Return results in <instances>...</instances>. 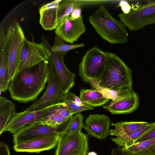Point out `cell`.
I'll return each mask as SVG.
<instances>
[{
  "label": "cell",
  "mask_w": 155,
  "mask_h": 155,
  "mask_svg": "<svg viewBox=\"0 0 155 155\" xmlns=\"http://www.w3.org/2000/svg\"><path fill=\"white\" fill-rule=\"evenodd\" d=\"M57 145L55 155H87L89 152L88 137L81 131L62 133Z\"/></svg>",
  "instance_id": "obj_7"
},
{
  "label": "cell",
  "mask_w": 155,
  "mask_h": 155,
  "mask_svg": "<svg viewBox=\"0 0 155 155\" xmlns=\"http://www.w3.org/2000/svg\"><path fill=\"white\" fill-rule=\"evenodd\" d=\"M107 55L103 73L98 80H95L99 85L114 91L128 90L132 91L131 69L116 54L107 52Z\"/></svg>",
  "instance_id": "obj_2"
},
{
  "label": "cell",
  "mask_w": 155,
  "mask_h": 155,
  "mask_svg": "<svg viewBox=\"0 0 155 155\" xmlns=\"http://www.w3.org/2000/svg\"><path fill=\"white\" fill-rule=\"evenodd\" d=\"M80 3L76 1L61 0L58 8V23L64 18L69 16L75 7L80 6Z\"/></svg>",
  "instance_id": "obj_27"
},
{
  "label": "cell",
  "mask_w": 155,
  "mask_h": 155,
  "mask_svg": "<svg viewBox=\"0 0 155 155\" xmlns=\"http://www.w3.org/2000/svg\"><path fill=\"white\" fill-rule=\"evenodd\" d=\"M69 121L58 127L40 122L28 124L13 135V142L15 144L44 135H61L66 132Z\"/></svg>",
  "instance_id": "obj_10"
},
{
  "label": "cell",
  "mask_w": 155,
  "mask_h": 155,
  "mask_svg": "<svg viewBox=\"0 0 155 155\" xmlns=\"http://www.w3.org/2000/svg\"><path fill=\"white\" fill-rule=\"evenodd\" d=\"M139 104L138 95L136 92L133 91L130 97L109 101L103 105V108L112 114H127L137 110Z\"/></svg>",
  "instance_id": "obj_17"
},
{
  "label": "cell",
  "mask_w": 155,
  "mask_h": 155,
  "mask_svg": "<svg viewBox=\"0 0 155 155\" xmlns=\"http://www.w3.org/2000/svg\"><path fill=\"white\" fill-rule=\"evenodd\" d=\"M155 143V139L143 141L136 143L126 148H121L127 153L135 154L144 150Z\"/></svg>",
  "instance_id": "obj_29"
},
{
  "label": "cell",
  "mask_w": 155,
  "mask_h": 155,
  "mask_svg": "<svg viewBox=\"0 0 155 155\" xmlns=\"http://www.w3.org/2000/svg\"><path fill=\"white\" fill-rule=\"evenodd\" d=\"M84 116L80 113H76L70 119L66 132L73 134L81 131L84 128L85 124L83 120Z\"/></svg>",
  "instance_id": "obj_28"
},
{
  "label": "cell",
  "mask_w": 155,
  "mask_h": 155,
  "mask_svg": "<svg viewBox=\"0 0 155 155\" xmlns=\"http://www.w3.org/2000/svg\"><path fill=\"white\" fill-rule=\"evenodd\" d=\"M89 21L97 33L109 43L122 44L127 41L126 26L113 17L104 6L91 15Z\"/></svg>",
  "instance_id": "obj_3"
},
{
  "label": "cell",
  "mask_w": 155,
  "mask_h": 155,
  "mask_svg": "<svg viewBox=\"0 0 155 155\" xmlns=\"http://www.w3.org/2000/svg\"><path fill=\"white\" fill-rule=\"evenodd\" d=\"M154 139H155V125L135 140L134 143Z\"/></svg>",
  "instance_id": "obj_30"
},
{
  "label": "cell",
  "mask_w": 155,
  "mask_h": 155,
  "mask_svg": "<svg viewBox=\"0 0 155 155\" xmlns=\"http://www.w3.org/2000/svg\"><path fill=\"white\" fill-rule=\"evenodd\" d=\"M110 120L105 114H90L85 120L84 128L87 135L98 139H105L110 135Z\"/></svg>",
  "instance_id": "obj_15"
},
{
  "label": "cell",
  "mask_w": 155,
  "mask_h": 155,
  "mask_svg": "<svg viewBox=\"0 0 155 155\" xmlns=\"http://www.w3.org/2000/svg\"><path fill=\"white\" fill-rule=\"evenodd\" d=\"M73 114L65 104L61 102L44 109L40 122L58 127L68 122Z\"/></svg>",
  "instance_id": "obj_14"
},
{
  "label": "cell",
  "mask_w": 155,
  "mask_h": 155,
  "mask_svg": "<svg viewBox=\"0 0 155 155\" xmlns=\"http://www.w3.org/2000/svg\"><path fill=\"white\" fill-rule=\"evenodd\" d=\"M54 44L51 46L52 51L64 56L68 51L84 46L83 43L68 44L62 39L56 35L54 36Z\"/></svg>",
  "instance_id": "obj_26"
},
{
  "label": "cell",
  "mask_w": 155,
  "mask_h": 155,
  "mask_svg": "<svg viewBox=\"0 0 155 155\" xmlns=\"http://www.w3.org/2000/svg\"><path fill=\"white\" fill-rule=\"evenodd\" d=\"M69 16L73 19H76L82 16V9L80 7H75Z\"/></svg>",
  "instance_id": "obj_31"
},
{
  "label": "cell",
  "mask_w": 155,
  "mask_h": 155,
  "mask_svg": "<svg viewBox=\"0 0 155 155\" xmlns=\"http://www.w3.org/2000/svg\"><path fill=\"white\" fill-rule=\"evenodd\" d=\"M111 155H137V154L130 153L124 151L121 148H113L111 151Z\"/></svg>",
  "instance_id": "obj_34"
},
{
  "label": "cell",
  "mask_w": 155,
  "mask_h": 155,
  "mask_svg": "<svg viewBox=\"0 0 155 155\" xmlns=\"http://www.w3.org/2000/svg\"><path fill=\"white\" fill-rule=\"evenodd\" d=\"M89 83L92 87L101 93L106 97L112 100H118L130 97L131 92L128 90L114 91L103 88L99 86L96 81L88 78Z\"/></svg>",
  "instance_id": "obj_25"
},
{
  "label": "cell",
  "mask_w": 155,
  "mask_h": 155,
  "mask_svg": "<svg viewBox=\"0 0 155 155\" xmlns=\"http://www.w3.org/2000/svg\"><path fill=\"white\" fill-rule=\"evenodd\" d=\"M61 102L65 104L69 110L73 114L94 109V107L82 102L80 97L69 91L64 94Z\"/></svg>",
  "instance_id": "obj_23"
},
{
  "label": "cell",
  "mask_w": 155,
  "mask_h": 155,
  "mask_svg": "<svg viewBox=\"0 0 155 155\" xmlns=\"http://www.w3.org/2000/svg\"><path fill=\"white\" fill-rule=\"evenodd\" d=\"M15 112V104L6 98L0 97V135Z\"/></svg>",
  "instance_id": "obj_24"
},
{
  "label": "cell",
  "mask_w": 155,
  "mask_h": 155,
  "mask_svg": "<svg viewBox=\"0 0 155 155\" xmlns=\"http://www.w3.org/2000/svg\"><path fill=\"white\" fill-rule=\"evenodd\" d=\"M0 91L4 92L8 89L9 81L8 53L7 40L0 45Z\"/></svg>",
  "instance_id": "obj_19"
},
{
  "label": "cell",
  "mask_w": 155,
  "mask_h": 155,
  "mask_svg": "<svg viewBox=\"0 0 155 155\" xmlns=\"http://www.w3.org/2000/svg\"><path fill=\"white\" fill-rule=\"evenodd\" d=\"M43 110L31 112L26 110L21 112H15L3 132L8 131L13 135L28 124L39 122Z\"/></svg>",
  "instance_id": "obj_16"
},
{
  "label": "cell",
  "mask_w": 155,
  "mask_h": 155,
  "mask_svg": "<svg viewBox=\"0 0 155 155\" xmlns=\"http://www.w3.org/2000/svg\"><path fill=\"white\" fill-rule=\"evenodd\" d=\"M48 60L49 73L46 90L41 97L28 108L27 110L31 112L40 110L61 101L64 94L60 88L53 66Z\"/></svg>",
  "instance_id": "obj_9"
},
{
  "label": "cell",
  "mask_w": 155,
  "mask_h": 155,
  "mask_svg": "<svg viewBox=\"0 0 155 155\" xmlns=\"http://www.w3.org/2000/svg\"><path fill=\"white\" fill-rule=\"evenodd\" d=\"M61 0H57L42 5L39 9V22L45 30L55 29L58 24V11Z\"/></svg>",
  "instance_id": "obj_18"
},
{
  "label": "cell",
  "mask_w": 155,
  "mask_h": 155,
  "mask_svg": "<svg viewBox=\"0 0 155 155\" xmlns=\"http://www.w3.org/2000/svg\"><path fill=\"white\" fill-rule=\"evenodd\" d=\"M149 123L145 121H123L112 123L110 125L114 127L110 130V135L119 137L134 131Z\"/></svg>",
  "instance_id": "obj_22"
},
{
  "label": "cell",
  "mask_w": 155,
  "mask_h": 155,
  "mask_svg": "<svg viewBox=\"0 0 155 155\" xmlns=\"http://www.w3.org/2000/svg\"><path fill=\"white\" fill-rule=\"evenodd\" d=\"M48 59L47 51L42 43H37L26 38L22 50L19 71L32 67Z\"/></svg>",
  "instance_id": "obj_11"
},
{
  "label": "cell",
  "mask_w": 155,
  "mask_h": 155,
  "mask_svg": "<svg viewBox=\"0 0 155 155\" xmlns=\"http://www.w3.org/2000/svg\"><path fill=\"white\" fill-rule=\"evenodd\" d=\"M41 39L48 54V59L54 70L61 89L65 94L74 85L75 75L65 65L64 61V56L52 51L51 46L44 35L41 36Z\"/></svg>",
  "instance_id": "obj_8"
},
{
  "label": "cell",
  "mask_w": 155,
  "mask_h": 155,
  "mask_svg": "<svg viewBox=\"0 0 155 155\" xmlns=\"http://www.w3.org/2000/svg\"><path fill=\"white\" fill-rule=\"evenodd\" d=\"M118 16L130 31L139 30L155 23V1L148 2L127 14L120 13Z\"/></svg>",
  "instance_id": "obj_6"
},
{
  "label": "cell",
  "mask_w": 155,
  "mask_h": 155,
  "mask_svg": "<svg viewBox=\"0 0 155 155\" xmlns=\"http://www.w3.org/2000/svg\"><path fill=\"white\" fill-rule=\"evenodd\" d=\"M85 30L82 16L76 19H73L68 16L58 23L55 32L64 41L72 44Z\"/></svg>",
  "instance_id": "obj_12"
},
{
  "label": "cell",
  "mask_w": 155,
  "mask_h": 155,
  "mask_svg": "<svg viewBox=\"0 0 155 155\" xmlns=\"http://www.w3.org/2000/svg\"><path fill=\"white\" fill-rule=\"evenodd\" d=\"M155 155V154H152V155Z\"/></svg>",
  "instance_id": "obj_37"
},
{
  "label": "cell",
  "mask_w": 155,
  "mask_h": 155,
  "mask_svg": "<svg viewBox=\"0 0 155 155\" xmlns=\"http://www.w3.org/2000/svg\"><path fill=\"white\" fill-rule=\"evenodd\" d=\"M118 7H121L123 13L127 14L131 10V8L129 3L126 1H122L119 2Z\"/></svg>",
  "instance_id": "obj_33"
},
{
  "label": "cell",
  "mask_w": 155,
  "mask_h": 155,
  "mask_svg": "<svg viewBox=\"0 0 155 155\" xmlns=\"http://www.w3.org/2000/svg\"><path fill=\"white\" fill-rule=\"evenodd\" d=\"M137 155H148L155 154V143L147 148L137 153Z\"/></svg>",
  "instance_id": "obj_32"
},
{
  "label": "cell",
  "mask_w": 155,
  "mask_h": 155,
  "mask_svg": "<svg viewBox=\"0 0 155 155\" xmlns=\"http://www.w3.org/2000/svg\"><path fill=\"white\" fill-rule=\"evenodd\" d=\"M155 125V122L149 123L144 126L130 133L119 137H111L112 141L120 148H126L134 143L135 140Z\"/></svg>",
  "instance_id": "obj_21"
},
{
  "label": "cell",
  "mask_w": 155,
  "mask_h": 155,
  "mask_svg": "<svg viewBox=\"0 0 155 155\" xmlns=\"http://www.w3.org/2000/svg\"><path fill=\"white\" fill-rule=\"evenodd\" d=\"M107 52L96 46L87 51L79 65L78 75L85 84L89 83L88 78L98 80L104 70Z\"/></svg>",
  "instance_id": "obj_5"
},
{
  "label": "cell",
  "mask_w": 155,
  "mask_h": 155,
  "mask_svg": "<svg viewBox=\"0 0 155 155\" xmlns=\"http://www.w3.org/2000/svg\"><path fill=\"white\" fill-rule=\"evenodd\" d=\"M0 155H10L8 146L1 141L0 142Z\"/></svg>",
  "instance_id": "obj_35"
},
{
  "label": "cell",
  "mask_w": 155,
  "mask_h": 155,
  "mask_svg": "<svg viewBox=\"0 0 155 155\" xmlns=\"http://www.w3.org/2000/svg\"><path fill=\"white\" fill-rule=\"evenodd\" d=\"M87 155H98V154L95 152L91 151L88 152Z\"/></svg>",
  "instance_id": "obj_36"
},
{
  "label": "cell",
  "mask_w": 155,
  "mask_h": 155,
  "mask_svg": "<svg viewBox=\"0 0 155 155\" xmlns=\"http://www.w3.org/2000/svg\"><path fill=\"white\" fill-rule=\"evenodd\" d=\"M80 98L82 102L94 107L104 105L109 101L97 89H81Z\"/></svg>",
  "instance_id": "obj_20"
},
{
  "label": "cell",
  "mask_w": 155,
  "mask_h": 155,
  "mask_svg": "<svg viewBox=\"0 0 155 155\" xmlns=\"http://www.w3.org/2000/svg\"><path fill=\"white\" fill-rule=\"evenodd\" d=\"M8 53L9 81L19 71L24 41L26 38L19 23L13 21L6 32Z\"/></svg>",
  "instance_id": "obj_4"
},
{
  "label": "cell",
  "mask_w": 155,
  "mask_h": 155,
  "mask_svg": "<svg viewBox=\"0 0 155 155\" xmlns=\"http://www.w3.org/2000/svg\"><path fill=\"white\" fill-rule=\"evenodd\" d=\"M60 135L41 136L24 142L14 144V150L17 152L39 153L48 150L56 146Z\"/></svg>",
  "instance_id": "obj_13"
},
{
  "label": "cell",
  "mask_w": 155,
  "mask_h": 155,
  "mask_svg": "<svg viewBox=\"0 0 155 155\" xmlns=\"http://www.w3.org/2000/svg\"><path fill=\"white\" fill-rule=\"evenodd\" d=\"M48 60L20 71L16 74L10 81L8 89L13 100L25 103L37 98L48 81Z\"/></svg>",
  "instance_id": "obj_1"
}]
</instances>
